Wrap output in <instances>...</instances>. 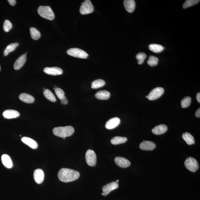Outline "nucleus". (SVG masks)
<instances>
[{
	"mask_svg": "<svg viewBox=\"0 0 200 200\" xmlns=\"http://www.w3.org/2000/svg\"><path fill=\"white\" fill-rule=\"evenodd\" d=\"M43 94L45 97L48 100L51 102H55L56 101V98L54 94L51 91L48 89H46L43 92Z\"/></svg>",
	"mask_w": 200,
	"mask_h": 200,
	"instance_id": "27",
	"label": "nucleus"
},
{
	"mask_svg": "<svg viewBox=\"0 0 200 200\" xmlns=\"http://www.w3.org/2000/svg\"><path fill=\"white\" fill-rule=\"evenodd\" d=\"M0 70H1V67H0Z\"/></svg>",
	"mask_w": 200,
	"mask_h": 200,
	"instance_id": "44",
	"label": "nucleus"
},
{
	"mask_svg": "<svg viewBox=\"0 0 200 200\" xmlns=\"http://www.w3.org/2000/svg\"><path fill=\"white\" fill-rule=\"evenodd\" d=\"M1 161L4 167L7 168H11L13 167V163L11 159L8 155L4 154L1 157Z\"/></svg>",
	"mask_w": 200,
	"mask_h": 200,
	"instance_id": "22",
	"label": "nucleus"
},
{
	"mask_svg": "<svg viewBox=\"0 0 200 200\" xmlns=\"http://www.w3.org/2000/svg\"><path fill=\"white\" fill-rule=\"evenodd\" d=\"M158 61L159 59L158 58L153 56H151L149 57L147 63L149 66L153 67L157 65Z\"/></svg>",
	"mask_w": 200,
	"mask_h": 200,
	"instance_id": "32",
	"label": "nucleus"
},
{
	"mask_svg": "<svg viewBox=\"0 0 200 200\" xmlns=\"http://www.w3.org/2000/svg\"><path fill=\"white\" fill-rule=\"evenodd\" d=\"M191 102V97H186L181 100V106H182V107L183 108H187L190 106Z\"/></svg>",
	"mask_w": 200,
	"mask_h": 200,
	"instance_id": "31",
	"label": "nucleus"
},
{
	"mask_svg": "<svg viewBox=\"0 0 200 200\" xmlns=\"http://www.w3.org/2000/svg\"><path fill=\"white\" fill-rule=\"evenodd\" d=\"M3 116L5 118L10 119L15 118L20 116L18 112L14 110L9 109L6 110L3 113Z\"/></svg>",
	"mask_w": 200,
	"mask_h": 200,
	"instance_id": "16",
	"label": "nucleus"
},
{
	"mask_svg": "<svg viewBox=\"0 0 200 200\" xmlns=\"http://www.w3.org/2000/svg\"><path fill=\"white\" fill-rule=\"evenodd\" d=\"M116 164L122 168H126L130 166L131 162L128 159L122 157H117L114 159Z\"/></svg>",
	"mask_w": 200,
	"mask_h": 200,
	"instance_id": "13",
	"label": "nucleus"
},
{
	"mask_svg": "<svg viewBox=\"0 0 200 200\" xmlns=\"http://www.w3.org/2000/svg\"><path fill=\"white\" fill-rule=\"evenodd\" d=\"M30 32L31 36L34 40H38L41 37V33L39 31L35 28H31L30 29Z\"/></svg>",
	"mask_w": 200,
	"mask_h": 200,
	"instance_id": "29",
	"label": "nucleus"
},
{
	"mask_svg": "<svg viewBox=\"0 0 200 200\" xmlns=\"http://www.w3.org/2000/svg\"><path fill=\"white\" fill-rule=\"evenodd\" d=\"M156 147V144L150 141H143V142L139 145L141 149L145 150H152L155 149Z\"/></svg>",
	"mask_w": 200,
	"mask_h": 200,
	"instance_id": "14",
	"label": "nucleus"
},
{
	"mask_svg": "<svg viewBox=\"0 0 200 200\" xmlns=\"http://www.w3.org/2000/svg\"><path fill=\"white\" fill-rule=\"evenodd\" d=\"M184 165L187 170L193 172L197 171L199 167L197 161L191 157L187 158L186 159L184 162Z\"/></svg>",
	"mask_w": 200,
	"mask_h": 200,
	"instance_id": "5",
	"label": "nucleus"
},
{
	"mask_svg": "<svg viewBox=\"0 0 200 200\" xmlns=\"http://www.w3.org/2000/svg\"><path fill=\"white\" fill-rule=\"evenodd\" d=\"M57 88H58V87H57V86H54V90H55L56 89H57Z\"/></svg>",
	"mask_w": 200,
	"mask_h": 200,
	"instance_id": "40",
	"label": "nucleus"
},
{
	"mask_svg": "<svg viewBox=\"0 0 200 200\" xmlns=\"http://www.w3.org/2000/svg\"><path fill=\"white\" fill-rule=\"evenodd\" d=\"M164 92V89L162 87H157L153 89L150 92L148 96V99L150 100H157L160 97Z\"/></svg>",
	"mask_w": 200,
	"mask_h": 200,
	"instance_id": "8",
	"label": "nucleus"
},
{
	"mask_svg": "<svg viewBox=\"0 0 200 200\" xmlns=\"http://www.w3.org/2000/svg\"><path fill=\"white\" fill-rule=\"evenodd\" d=\"M80 10L82 15L88 14L94 12V6L90 1L86 0L82 3Z\"/></svg>",
	"mask_w": 200,
	"mask_h": 200,
	"instance_id": "6",
	"label": "nucleus"
},
{
	"mask_svg": "<svg viewBox=\"0 0 200 200\" xmlns=\"http://www.w3.org/2000/svg\"><path fill=\"white\" fill-rule=\"evenodd\" d=\"M119 187V184L116 182H113L106 184L102 187V190L104 193L105 196L109 194L111 192L115 190Z\"/></svg>",
	"mask_w": 200,
	"mask_h": 200,
	"instance_id": "9",
	"label": "nucleus"
},
{
	"mask_svg": "<svg viewBox=\"0 0 200 200\" xmlns=\"http://www.w3.org/2000/svg\"><path fill=\"white\" fill-rule=\"evenodd\" d=\"M196 99L197 100L198 103H200V93H198L196 95Z\"/></svg>",
	"mask_w": 200,
	"mask_h": 200,
	"instance_id": "39",
	"label": "nucleus"
},
{
	"mask_svg": "<svg viewBox=\"0 0 200 200\" xmlns=\"http://www.w3.org/2000/svg\"><path fill=\"white\" fill-rule=\"evenodd\" d=\"M19 98L22 101L27 103H32L35 101V98L33 96L26 93L20 94Z\"/></svg>",
	"mask_w": 200,
	"mask_h": 200,
	"instance_id": "20",
	"label": "nucleus"
},
{
	"mask_svg": "<svg viewBox=\"0 0 200 200\" xmlns=\"http://www.w3.org/2000/svg\"><path fill=\"white\" fill-rule=\"evenodd\" d=\"M195 117H197L200 118V108L198 109L196 111V112H195Z\"/></svg>",
	"mask_w": 200,
	"mask_h": 200,
	"instance_id": "38",
	"label": "nucleus"
},
{
	"mask_svg": "<svg viewBox=\"0 0 200 200\" xmlns=\"http://www.w3.org/2000/svg\"><path fill=\"white\" fill-rule=\"evenodd\" d=\"M105 85V82L104 80L99 79L93 81L91 85V88L92 89H97L102 87Z\"/></svg>",
	"mask_w": 200,
	"mask_h": 200,
	"instance_id": "26",
	"label": "nucleus"
},
{
	"mask_svg": "<svg viewBox=\"0 0 200 200\" xmlns=\"http://www.w3.org/2000/svg\"><path fill=\"white\" fill-rule=\"evenodd\" d=\"M85 159L87 164L89 166H95L97 164V156L94 150L89 149L87 151L85 155Z\"/></svg>",
	"mask_w": 200,
	"mask_h": 200,
	"instance_id": "7",
	"label": "nucleus"
},
{
	"mask_svg": "<svg viewBox=\"0 0 200 200\" xmlns=\"http://www.w3.org/2000/svg\"><path fill=\"white\" fill-rule=\"evenodd\" d=\"M149 48L152 52L156 53H159L163 51L165 48L160 45L152 44L150 45L149 46Z\"/></svg>",
	"mask_w": 200,
	"mask_h": 200,
	"instance_id": "25",
	"label": "nucleus"
},
{
	"mask_svg": "<svg viewBox=\"0 0 200 200\" xmlns=\"http://www.w3.org/2000/svg\"><path fill=\"white\" fill-rule=\"evenodd\" d=\"M182 138L189 145H191L195 144V141L194 138L190 133L188 132L184 133L182 135Z\"/></svg>",
	"mask_w": 200,
	"mask_h": 200,
	"instance_id": "23",
	"label": "nucleus"
},
{
	"mask_svg": "<svg viewBox=\"0 0 200 200\" xmlns=\"http://www.w3.org/2000/svg\"><path fill=\"white\" fill-rule=\"evenodd\" d=\"M124 6L127 11L132 13L135 7V2L133 0H125L123 1Z\"/></svg>",
	"mask_w": 200,
	"mask_h": 200,
	"instance_id": "18",
	"label": "nucleus"
},
{
	"mask_svg": "<svg viewBox=\"0 0 200 200\" xmlns=\"http://www.w3.org/2000/svg\"><path fill=\"white\" fill-rule=\"evenodd\" d=\"M55 91L57 97L60 100H62L65 97V92L61 88H58Z\"/></svg>",
	"mask_w": 200,
	"mask_h": 200,
	"instance_id": "35",
	"label": "nucleus"
},
{
	"mask_svg": "<svg viewBox=\"0 0 200 200\" xmlns=\"http://www.w3.org/2000/svg\"><path fill=\"white\" fill-rule=\"evenodd\" d=\"M38 12L40 16L46 19L52 20L55 18V14L49 6H40L38 7Z\"/></svg>",
	"mask_w": 200,
	"mask_h": 200,
	"instance_id": "3",
	"label": "nucleus"
},
{
	"mask_svg": "<svg viewBox=\"0 0 200 200\" xmlns=\"http://www.w3.org/2000/svg\"><path fill=\"white\" fill-rule=\"evenodd\" d=\"M26 54H23L20 56L15 61L14 65V68L18 70L24 66L26 61Z\"/></svg>",
	"mask_w": 200,
	"mask_h": 200,
	"instance_id": "15",
	"label": "nucleus"
},
{
	"mask_svg": "<svg viewBox=\"0 0 200 200\" xmlns=\"http://www.w3.org/2000/svg\"><path fill=\"white\" fill-rule=\"evenodd\" d=\"M120 120L119 118L114 117L109 120L106 123L105 127L108 129H112L117 127L120 123Z\"/></svg>",
	"mask_w": 200,
	"mask_h": 200,
	"instance_id": "10",
	"label": "nucleus"
},
{
	"mask_svg": "<svg viewBox=\"0 0 200 200\" xmlns=\"http://www.w3.org/2000/svg\"><path fill=\"white\" fill-rule=\"evenodd\" d=\"M102 195H103V196H105V194L104 193H102Z\"/></svg>",
	"mask_w": 200,
	"mask_h": 200,
	"instance_id": "41",
	"label": "nucleus"
},
{
	"mask_svg": "<svg viewBox=\"0 0 200 200\" xmlns=\"http://www.w3.org/2000/svg\"><path fill=\"white\" fill-rule=\"evenodd\" d=\"M33 177L36 183L38 184L42 183L44 179V172L41 169H36L34 172Z\"/></svg>",
	"mask_w": 200,
	"mask_h": 200,
	"instance_id": "12",
	"label": "nucleus"
},
{
	"mask_svg": "<svg viewBox=\"0 0 200 200\" xmlns=\"http://www.w3.org/2000/svg\"><path fill=\"white\" fill-rule=\"evenodd\" d=\"M75 130L74 128L70 126L56 127L53 129V132L55 135L63 138L72 136Z\"/></svg>",
	"mask_w": 200,
	"mask_h": 200,
	"instance_id": "2",
	"label": "nucleus"
},
{
	"mask_svg": "<svg viewBox=\"0 0 200 200\" xmlns=\"http://www.w3.org/2000/svg\"><path fill=\"white\" fill-rule=\"evenodd\" d=\"M167 130V125L161 124L154 127L152 129V132L155 135H159L165 133Z\"/></svg>",
	"mask_w": 200,
	"mask_h": 200,
	"instance_id": "19",
	"label": "nucleus"
},
{
	"mask_svg": "<svg viewBox=\"0 0 200 200\" xmlns=\"http://www.w3.org/2000/svg\"><path fill=\"white\" fill-rule=\"evenodd\" d=\"M199 1V0H187L185 1L183 5V8L186 9L192 7L198 4Z\"/></svg>",
	"mask_w": 200,
	"mask_h": 200,
	"instance_id": "30",
	"label": "nucleus"
},
{
	"mask_svg": "<svg viewBox=\"0 0 200 200\" xmlns=\"http://www.w3.org/2000/svg\"><path fill=\"white\" fill-rule=\"evenodd\" d=\"M45 73L49 75H60L63 73V71L61 68L54 67H46L43 70Z\"/></svg>",
	"mask_w": 200,
	"mask_h": 200,
	"instance_id": "11",
	"label": "nucleus"
},
{
	"mask_svg": "<svg viewBox=\"0 0 200 200\" xmlns=\"http://www.w3.org/2000/svg\"><path fill=\"white\" fill-rule=\"evenodd\" d=\"M146 98H148V96H146Z\"/></svg>",
	"mask_w": 200,
	"mask_h": 200,
	"instance_id": "43",
	"label": "nucleus"
},
{
	"mask_svg": "<svg viewBox=\"0 0 200 200\" xmlns=\"http://www.w3.org/2000/svg\"><path fill=\"white\" fill-rule=\"evenodd\" d=\"M136 57L138 64L141 65L143 63L145 59L146 58V55L144 53L140 52L137 54Z\"/></svg>",
	"mask_w": 200,
	"mask_h": 200,
	"instance_id": "33",
	"label": "nucleus"
},
{
	"mask_svg": "<svg viewBox=\"0 0 200 200\" xmlns=\"http://www.w3.org/2000/svg\"><path fill=\"white\" fill-rule=\"evenodd\" d=\"M12 23L8 20L4 21L3 26V28L5 32H8L12 29Z\"/></svg>",
	"mask_w": 200,
	"mask_h": 200,
	"instance_id": "34",
	"label": "nucleus"
},
{
	"mask_svg": "<svg viewBox=\"0 0 200 200\" xmlns=\"http://www.w3.org/2000/svg\"><path fill=\"white\" fill-rule=\"evenodd\" d=\"M67 53L71 56L81 59H86L89 56L88 54L85 51L77 48L68 49Z\"/></svg>",
	"mask_w": 200,
	"mask_h": 200,
	"instance_id": "4",
	"label": "nucleus"
},
{
	"mask_svg": "<svg viewBox=\"0 0 200 200\" xmlns=\"http://www.w3.org/2000/svg\"><path fill=\"white\" fill-rule=\"evenodd\" d=\"M116 182H117V183L119 182V180H117V181H116Z\"/></svg>",
	"mask_w": 200,
	"mask_h": 200,
	"instance_id": "42",
	"label": "nucleus"
},
{
	"mask_svg": "<svg viewBox=\"0 0 200 200\" xmlns=\"http://www.w3.org/2000/svg\"><path fill=\"white\" fill-rule=\"evenodd\" d=\"M8 1L9 4L12 6H15L16 4V1L15 0H8Z\"/></svg>",
	"mask_w": 200,
	"mask_h": 200,
	"instance_id": "37",
	"label": "nucleus"
},
{
	"mask_svg": "<svg viewBox=\"0 0 200 200\" xmlns=\"http://www.w3.org/2000/svg\"><path fill=\"white\" fill-rule=\"evenodd\" d=\"M18 45L19 43H11L10 45L7 46L5 50L4 51V56H7L8 55L9 53L14 51Z\"/></svg>",
	"mask_w": 200,
	"mask_h": 200,
	"instance_id": "28",
	"label": "nucleus"
},
{
	"mask_svg": "<svg viewBox=\"0 0 200 200\" xmlns=\"http://www.w3.org/2000/svg\"><path fill=\"white\" fill-rule=\"evenodd\" d=\"M21 141L33 149H36L38 148V144L37 142L30 138L23 137L22 138Z\"/></svg>",
	"mask_w": 200,
	"mask_h": 200,
	"instance_id": "17",
	"label": "nucleus"
},
{
	"mask_svg": "<svg viewBox=\"0 0 200 200\" xmlns=\"http://www.w3.org/2000/svg\"><path fill=\"white\" fill-rule=\"evenodd\" d=\"M60 101H61V103L63 105H66L68 103L67 99L66 98L65 96L62 100H60Z\"/></svg>",
	"mask_w": 200,
	"mask_h": 200,
	"instance_id": "36",
	"label": "nucleus"
},
{
	"mask_svg": "<svg viewBox=\"0 0 200 200\" xmlns=\"http://www.w3.org/2000/svg\"><path fill=\"white\" fill-rule=\"evenodd\" d=\"M128 140L126 138L116 136L113 138L111 141V143L113 145H117L118 144L125 143Z\"/></svg>",
	"mask_w": 200,
	"mask_h": 200,
	"instance_id": "24",
	"label": "nucleus"
},
{
	"mask_svg": "<svg viewBox=\"0 0 200 200\" xmlns=\"http://www.w3.org/2000/svg\"><path fill=\"white\" fill-rule=\"evenodd\" d=\"M96 98L100 100H107L111 96V94L108 91L102 90L98 91L95 94Z\"/></svg>",
	"mask_w": 200,
	"mask_h": 200,
	"instance_id": "21",
	"label": "nucleus"
},
{
	"mask_svg": "<svg viewBox=\"0 0 200 200\" xmlns=\"http://www.w3.org/2000/svg\"><path fill=\"white\" fill-rule=\"evenodd\" d=\"M59 180L64 182H69L75 181L80 176L78 171L71 169L63 168L60 169L58 173Z\"/></svg>",
	"mask_w": 200,
	"mask_h": 200,
	"instance_id": "1",
	"label": "nucleus"
}]
</instances>
